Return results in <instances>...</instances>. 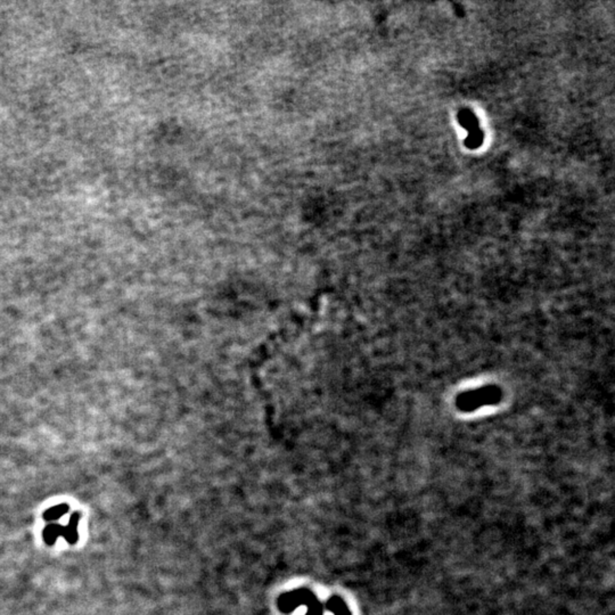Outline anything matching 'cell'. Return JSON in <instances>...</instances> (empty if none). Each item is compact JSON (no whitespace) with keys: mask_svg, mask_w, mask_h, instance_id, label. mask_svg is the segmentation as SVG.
I'll return each instance as SVG.
<instances>
[{"mask_svg":"<svg viewBox=\"0 0 615 615\" xmlns=\"http://www.w3.org/2000/svg\"><path fill=\"white\" fill-rule=\"evenodd\" d=\"M277 605L283 613H291L294 608L303 605L308 608L305 615H324V605L308 589H297L282 595L277 600Z\"/></svg>","mask_w":615,"mask_h":615,"instance_id":"cell-1","label":"cell"},{"mask_svg":"<svg viewBox=\"0 0 615 615\" xmlns=\"http://www.w3.org/2000/svg\"><path fill=\"white\" fill-rule=\"evenodd\" d=\"M80 522V514L74 513L73 515L71 516L69 525L66 527H63V532H62V536H64L65 540L69 542V544H75L76 541L79 539V533H78V524Z\"/></svg>","mask_w":615,"mask_h":615,"instance_id":"cell-2","label":"cell"},{"mask_svg":"<svg viewBox=\"0 0 615 615\" xmlns=\"http://www.w3.org/2000/svg\"><path fill=\"white\" fill-rule=\"evenodd\" d=\"M326 608H327L329 612L334 613V615H351L349 612L347 605L339 597L329 598L327 604H326Z\"/></svg>","mask_w":615,"mask_h":615,"instance_id":"cell-3","label":"cell"},{"mask_svg":"<svg viewBox=\"0 0 615 615\" xmlns=\"http://www.w3.org/2000/svg\"><path fill=\"white\" fill-rule=\"evenodd\" d=\"M62 532H63V526L56 524L48 525L44 531V539L48 545H54L57 538L62 536Z\"/></svg>","mask_w":615,"mask_h":615,"instance_id":"cell-4","label":"cell"},{"mask_svg":"<svg viewBox=\"0 0 615 615\" xmlns=\"http://www.w3.org/2000/svg\"><path fill=\"white\" fill-rule=\"evenodd\" d=\"M67 512H69V506L65 505V504H62V505H57L47 509L44 514V517L46 521H55L57 518L65 515Z\"/></svg>","mask_w":615,"mask_h":615,"instance_id":"cell-5","label":"cell"}]
</instances>
